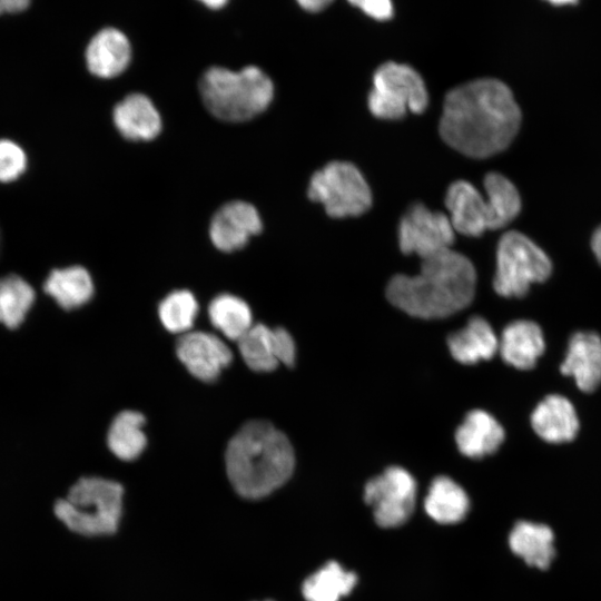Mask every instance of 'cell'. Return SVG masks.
<instances>
[{
  "instance_id": "6da1fadb",
  "label": "cell",
  "mask_w": 601,
  "mask_h": 601,
  "mask_svg": "<svg viewBox=\"0 0 601 601\" xmlns=\"http://www.w3.org/2000/svg\"><path fill=\"white\" fill-rule=\"evenodd\" d=\"M521 119L511 89L499 79L481 78L446 93L439 128L453 149L472 158H486L512 142Z\"/></svg>"
},
{
  "instance_id": "7a4b0ae2",
  "label": "cell",
  "mask_w": 601,
  "mask_h": 601,
  "mask_svg": "<svg viewBox=\"0 0 601 601\" xmlns=\"http://www.w3.org/2000/svg\"><path fill=\"white\" fill-rule=\"evenodd\" d=\"M472 262L451 248L422 259L415 275H395L387 285L388 300L418 318H443L465 308L475 294Z\"/></svg>"
},
{
  "instance_id": "3957f363",
  "label": "cell",
  "mask_w": 601,
  "mask_h": 601,
  "mask_svg": "<svg viewBox=\"0 0 601 601\" xmlns=\"http://www.w3.org/2000/svg\"><path fill=\"white\" fill-rule=\"evenodd\" d=\"M226 471L235 491L246 499H260L282 486L292 475L295 455L287 436L267 421H249L228 443Z\"/></svg>"
},
{
  "instance_id": "277c9868",
  "label": "cell",
  "mask_w": 601,
  "mask_h": 601,
  "mask_svg": "<svg viewBox=\"0 0 601 601\" xmlns=\"http://www.w3.org/2000/svg\"><path fill=\"white\" fill-rule=\"evenodd\" d=\"M199 92L204 105L216 118L240 122L254 118L269 106L274 85L256 66L238 71L216 66L201 76Z\"/></svg>"
},
{
  "instance_id": "5b68a950",
  "label": "cell",
  "mask_w": 601,
  "mask_h": 601,
  "mask_svg": "<svg viewBox=\"0 0 601 601\" xmlns=\"http://www.w3.org/2000/svg\"><path fill=\"white\" fill-rule=\"evenodd\" d=\"M122 486L102 477L78 480L65 499L56 501V516L72 532L111 534L121 515Z\"/></svg>"
},
{
  "instance_id": "8992f818",
  "label": "cell",
  "mask_w": 601,
  "mask_h": 601,
  "mask_svg": "<svg viewBox=\"0 0 601 601\" xmlns=\"http://www.w3.org/2000/svg\"><path fill=\"white\" fill-rule=\"evenodd\" d=\"M549 256L528 236L511 230L503 234L496 248L493 288L503 297H522L534 283L549 278Z\"/></svg>"
},
{
  "instance_id": "52a82bcc",
  "label": "cell",
  "mask_w": 601,
  "mask_h": 601,
  "mask_svg": "<svg viewBox=\"0 0 601 601\" xmlns=\"http://www.w3.org/2000/svg\"><path fill=\"white\" fill-rule=\"evenodd\" d=\"M307 196L324 206L334 218L359 216L372 205L371 188L359 169L348 161L334 160L311 177Z\"/></svg>"
},
{
  "instance_id": "ba28073f",
  "label": "cell",
  "mask_w": 601,
  "mask_h": 601,
  "mask_svg": "<svg viewBox=\"0 0 601 601\" xmlns=\"http://www.w3.org/2000/svg\"><path fill=\"white\" fill-rule=\"evenodd\" d=\"M367 102L375 117L398 119L407 111L423 112L428 104V92L423 78L414 68L386 61L373 75Z\"/></svg>"
},
{
  "instance_id": "9c48e42d",
  "label": "cell",
  "mask_w": 601,
  "mask_h": 601,
  "mask_svg": "<svg viewBox=\"0 0 601 601\" xmlns=\"http://www.w3.org/2000/svg\"><path fill=\"white\" fill-rule=\"evenodd\" d=\"M416 482L403 467L391 466L371 479L364 487V500L373 506L380 526L395 528L407 521L414 510Z\"/></svg>"
},
{
  "instance_id": "30bf717a",
  "label": "cell",
  "mask_w": 601,
  "mask_h": 601,
  "mask_svg": "<svg viewBox=\"0 0 601 601\" xmlns=\"http://www.w3.org/2000/svg\"><path fill=\"white\" fill-rule=\"evenodd\" d=\"M455 230L449 215L413 204L398 225V245L403 254H416L422 259L451 248Z\"/></svg>"
},
{
  "instance_id": "8fae6325",
  "label": "cell",
  "mask_w": 601,
  "mask_h": 601,
  "mask_svg": "<svg viewBox=\"0 0 601 601\" xmlns=\"http://www.w3.org/2000/svg\"><path fill=\"white\" fill-rule=\"evenodd\" d=\"M237 343L243 359L253 371L270 372L280 363L286 366L294 365L296 346L285 328H270L258 323Z\"/></svg>"
},
{
  "instance_id": "7c38bea8",
  "label": "cell",
  "mask_w": 601,
  "mask_h": 601,
  "mask_svg": "<svg viewBox=\"0 0 601 601\" xmlns=\"http://www.w3.org/2000/svg\"><path fill=\"white\" fill-rule=\"evenodd\" d=\"M176 353L188 372L204 382H214L233 359L229 347L216 335L188 332L176 343Z\"/></svg>"
},
{
  "instance_id": "4fadbf2b",
  "label": "cell",
  "mask_w": 601,
  "mask_h": 601,
  "mask_svg": "<svg viewBox=\"0 0 601 601\" xmlns=\"http://www.w3.org/2000/svg\"><path fill=\"white\" fill-rule=\"evenodd\" d=\"M262 227L259 214L252 204L233 200L213 216L209 236L216 248L228 253L243 248L252 236L260 233Z\"/></svg>"
},
{
  "instance_id": "5bb4252c",
  "label": "cell",
  "mask_w": 601,
  "mask_h": 601,
  "mask_svg": "<svg viewBox=\"0 0 601 601\" xmlns=\"http://www.w3.org/2000/svg\"><path fill=\"white\" fill-rule=\"evenodd\" d=\"M445 206L455 233L477 237L485 230L493 229L487 198L466 180H455L449 186Z\"/></svg>"
},
{
  "instance_id": "9a60e30c",
  "label": "cell",
  "mask_w": 601,
  "mask_h": 601,
  "mask_svg": "<svg viewBox=\"0 0 601 601\" xmlns=\"http://www.w3.org/2000/svg\"><path fill=\"white\" fill-rule=\"evenodd\" d=\"M560 370L573 377L582 392H593L601 384V337L593 332L575 333Z\"/></svg>"
},
{
  "instance_id": "2e32d148",
  "label": "cell",
  "mask_w": 601,
  "mask_h": 601,
  "mask_svg": "<svg viewBox=\"0 0 601 601\" xmlns=\"http://www.w3.org/2000/svg\"><path fill=\"white\" fill-rule=\"evenodd\" d=\"M130 57L131 47L128 38L114 27L99 30L86 49L89 71L101 78L120 75L128 67Z\"/></svg>"
},
{
  "instance_id": "e0dca14e",
  "label": "cell",
  "mask_w": 601,
  "mask_h": 601,
  "mask_svg": "<svg viewBox=\"0 0 601 601\" xmlns=\"http://www.w3.org/2000/svg\"><path fill=\"white\" fill-rule=\"evenodd\" d=\"M534 432L545 442L572 441L579 431V420L572 403L564 396L552 394L542 400L531 416Z\"/></svg>"
},
{
  "instance_id": "ac0fdd59",
  "label": "cell",
  "mask_w": 601,
  "mask_h": 601,
  "mask_svg": "<svg viewBox=\"0 0 601 601\" xmlns=\"http://www.w3.org/2000/svg\"><path fill=\"white\" fill-rule=\"evenodd\" d=\"M545 349L540 326L526 319L510 323L499 339L502 359L519 370H530Z\"/></svg>"
},
{
  "instance_id": "d6986e66",
  "label": "cell",
  "mask_w": 601,
  "mask_h": 601,
  "mask_svg": "<svg viewBox=\"0 0 601 601\" xmlns=\"http://www.w3.org/2000/svg\"><path fill=\"white\" fill-rule=\"evenodd\" d=\"M119 132L128 140H151L161 130V118L152 101L142 93H130L112 110Z\"/></svg>"
},
{
  "instance_id": "ffe728a7",
  "label": "cell",
  "mask_w": 601,
  "mask_h": 601,
  "mask_svg": "<svg viewBox=\"0 0 601 601\" xmlns=\"http://www.w3.org/2000/svg\"><path fill=\"white\" fill-rule=\"evenodd\" d=\"M503 441L502 425L482 410L469 412L455 432L457 449L471 459H481L494 453Z\"/></svg>"
},
{
  "instance_id": "44dd1931",
  "label": "cell",
  "mask_w": 601,
  "mask_h": 601,
  "mask_svg": "<svg viewBox=\"0 0 601 601\" xmlns=\"http://www.w3.org/2000/svg\"><path fill=\"white\" fill-rule=\"evenodd\" d=\"M447 345L453 358L471 365L494 356L499 338L485 318L473 316L463 328L449 336Z\"/></svg>"
},
{
  "instance_id": "7402d4cb",
  "label": "cell",
  "mask_w": 601,
  "mask_h": 601,
  "mask_svg": "<svg viewBox=\"0 0 601 601\" xmlns=\"http://www.w3.org/2000/svg\"><path fill=\"white\" fill-rule=\"evenodd\" d=\"M509 545L528 565L539 569H546L555 555L554 533L541 523L519 521L509 535Z\"/></svg>"
},
{
  "instance_id": "603a6c76",
  "label": "cell",
  "mask_w": 601,
  "mask_h": 601,
  "mask_svg": "<svg viewBox=\"0 0 601 601\" xmlns=\"http://www.w3.org/2000/svg\"><path fill=\"white\" fill-rule=\"evenodd\" d=\"M424 506L434 521L452 524L465 518L470 501L465 491L452 479L437 476L431 483Z\"/></svg>"
},
{
  "instance_id": "cb8c5ba5",
  "label": "cell",
  "mask_w": 601,
  "mask_h": 601,
  "mask_svg": "<svg viewBox=\"0 0 601 601\" xmlns=\"http://www.w3.org/2000/svg\"><path fill=\"white\" fill-rule=\"evenodd\" d=\"M43 289L63 309H73L86 304L93 294L92 279L86 268L71 266L53 269L47 277Z\"/></svg>"
},
{
  "instance_id": "d4e9b609",
  "label": "cell",
  "mask_w": 601,
  "mask_h": 601,
  "mask_svg": "<svg viewBox=\"0 0 601 601\" xmlns=\"http://www.w3.org/2000/svg\"><path fill=\"white\" fill-rule=\"evenodd\" d=\"M356 582L354 572L329 561L304 581L302 592L306 601H338L353 590Z\"/></svg>"
},
{
  "instance_id": "484cf974",
  "label": "cell",
  "mask_w": 601,
  "mask_h": 601,
  "mask_svg": "<svg viewBox=\"0 0 601 601\" xmlns=\"http://www.w3.org/2000/svg\"><path fill=\"white\" fill-rule=\"evenodd\" d=\"M145 416L136 411H122L112 421L107 443L120 460L131 461L144 451L147 440L142 432Z\"/></svg>"
},
{
  "instance_id": "4316f807",
  "label": "cell",
  "mask_w": 601,
  "mask_h": 601,
  "mask_svg": "<svg viewBox=\"0 0 601 601\" xmlns=\"http://www.w3.org/2000/svg\"><path fill=\"white\" fill-rule=\"evenodd\" d=\"M213 326L231 341H239L253 326L252 311L242 298L231 294L216 296L208 306Z\"/></svg>"
},
{
  "instance_id": "83f0119b",
  "label": "cell",
  "mask_w": 601,
  "mask_h": 601,
  "mask_svg": "<svg viewBox=\"0 0 601 601\" xmlns=\"http://www.w3.org/2000/svg\"><path fill=\"white\" fill-rule=\"evenodd\" d=\"M491 208L493 229L510 224L521 210V197L514 184L500 173H489L483 180Z\"/></svg>"
},
{
  "instance_id": "f1b7e54d",
  "label": "cell",
  "mask_w": 601,
  "mask_h": 601,
  "mask_svg": "<svg viewBox=\"0 0 601 601\" xmlns=\"http://www.w3.org/2000/svg\"><path fill=\"white\" fill-rule=\"evenodd\" d=\"M33 288L21 277L9 275L0 278V323L17 328L35 302Z\"/></svg>"
},
{
  "instance_id": "f546056e",
  "label": "cell",
  "mask_w": 601,
  "mask_h": 601,
  "mask_svg": "<svg viewBox=\"0 0 601 601\" xmlns=\"http://www.w3.org/2000/svg\"><path fill=\"white\" fill-rule=\"evenodd\" d=\"M197 313L198 303L194 294L185 289L170 293L158 307L162 325L171 333H188Z\"/></svg>"
},
{
  "instance_id": "4dcf8cb0",
  "label": "cell",
  "mask_w": 601,
  "mask_h": 601,
  "mask_svg": "<svg viewBox=\"0 0 601 601\" xmlns=\"http://www.w3.org/2000/svg\"><path fill=\"white\" fill-rule=\"evenodd\" d=\"M26 167L27 157L22 148L11 140H0V181L16 180Z\"/></svg>"
},
{
  "instance_id": "1f68e13d",
  "label": "cell",
  "mask_w": 601,
  "mask_h": 601,
  "mask_svg": "<svg viewBox=\"0 0 601 601\" xmlns=\"http://www.w3.org/2000/svg\"><path fill=\"white\" fill-rule=\"evenodd\" d=\"M349 2L377 20L390 19L394 12L393 3L388 0H353Z\"/></svg>"
},
{
  "instance_id": "d6a6232c",
  "label": "cell",
  "mask_w": 601,
  "mask_h": 601,
  "mask_svg": "<svg viewBox=\"0 0 601 601\" xmlns=\"http://www.w3.org/2000/svg\"><path fill=\"white\" fill-rule=\"evenodd\" d=\"M29 4L30 2L28 0H0V14L21 12Z\"/></svg>"
},
{
  "instance_id": "836d02e7",
  "label": "cell",
  "mask_w": 601,
  "mask_h": 601,
  "mask_svg": "<svg viewBox=\"0 0 601 601\" xmlns=\"http://www.w3.org/2000/svg\"><path fill=\"white\" fill-rule=\"evenodd\" d=\"M331 2V0H300L298 3L305 10L316 12L324 9Z\"/></svg>"
},
{
  "instance_id": "e575fe53",
  "label": "cell",
  "mask_w": 601,
  "mask_h": 601,
  "mask_svg": "<svg viewBox=\"0 0 601 601\" xmlns=\"http://www.w3.org/2000/svg\"><path fill=\"white\" fill-rule=\"evenodd\" d=\"M591 247L597 259L601 264V225L594 230L592 235Z\"/></svg>"
},
{
  "instance_id": "d590c367",
  "label": "cell",
  "mask_w": 601,
  "mask_h": 601,
  "mask_svg": "<svg viewBox=\"0 0 601 601\" xmlns=\"http://www.w3.org/2000/svg\"><path fill=\"white\" fill-rule=\"evenodd\" d=\"M204 4H206L210 9H219L224 7L227 2L224 0H205L203 1Z\"/></svg>"
},
{
  "instance_id": "8d00e7d4",
  "label": "cell",
  "mask_w": 601,
  "mask_h": 601,
  "mask_svg": "<svg viewBox=\"0 0 601 601\" xmlns=\"http://www.w3.org/2000/svg\"><path fill=\"white\" fill-rule=\"evenodd\" d=\"M267 601H270V600H267Z\"/></svg>"
}]
</instances>
